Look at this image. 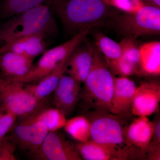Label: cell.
<instances>
[{"label": "cell", "mask_w": 160, "mask_h": 160, "mask_svg": "<svg viewBox=\"0 0 160 160\" xmlns=\"http://www.w3.org/2000/svg\"><path fill=\"white\" fill-rule=\"evenodd\" d=\"M153 134L151 142L145 151L146 159L160 160V119L159 115L152 121Z\"/></svg>", "instance_id": "484cf974"}, {"label": "cell", "mask_w": 160, "mask_h": 160, "mask_svg": "<svg viewBox=\"0 0 160 160\" xmlns=\"http://www.w3.org/2000/svg\"><path fill=\"white\" fill-rule=\"evenodd\" d=\"M2 107V102L1 100V98H0V109H1V107Z\"/></svg>", "instance_id": "4dcf8cb0"}, {"label": "cell", "mask_w": 160, "mask_h": 160, "mask_svg": "<svg viewBox=\"0 0 160 160\" xmlns=\"http://www.w3.org/2000/svg\"><path fill=\"white\" fill-rule=\"evenodd\" d=\"M23 83L7 81L0 77V98L2 106L15 115L19 121L25 119L46 106L28 92Z\"/></svg>", "instance_id": "8992f818"}, {"label": "cell", "mask_w": 160, "mask_h": 160, "mask_svg": "<svg viewBox=\"0 0 160 160\" xmlns=\"http://www.w3.org/2000/svg\"><path fill=\"white\" fill-rule=\"evenodd\" d=\"M10 132L9 138L16 148L30 156L39 148L49 131L42 122L35 121L19 122Z\"/></svg>", "instance_id": "ba28073f"}, {"label": "cell", "mask_w": 160, "mask_h": 160, "mask_svg": "<svg viewBox=\"0 0 160 160\" xmlns=\"http://www.w3.org/2000/svg\"><path fill=\"white\" fill-rule=\"evenodd\" d=\"M153 124L147 117L133 118L126 129V138L132 160L146 159L145 151L153 134Z\"/></svg>", "instance_id": "30bf717a"}, {"label": "cell", "mask_w": 160, "mask_h": 160, "mask_svg": "<svg viewBox=\"0 0 160 160\" xmlns=\"http://www.w3.org/2000/svg\"><path fill=\"white\" fill-rule=\"evenodd\" d=\"M140 68L142 76H159L160 42L153 41L141 44Z\"/></svg>", "instance_id": "d6986e66"}, {"label": "cell", "mask_w": 160, "mask_h": 160, "mask_svg": "<svg viewBox=\"0 0 160 160\" xmlns=\"http://www.w3.org/2000/svg\"><path fill=\"white\" fill-rule=\"evenodd\" d=\"M90 139L125 152L132 159L126 138V129L133 119L131 112L115 114L110 112L88 111Z\"/></svg>", "instance_id": "277c9868"}, {"label": "cell", "mask_w": 160, "mask_h": 160, "mask_svg": "<svg viewBox=\"0 0 160 160\" xmlns=\"http://www.w3.org/2000/svg\"><path fill=\"white\" fill-rule=\"evenodd\" d=\"M93 44L83 40L70 54L66 66L65 74L80 83L84 82L92 65Z\"/></svg>", "instance_id": "7c38bea8"}, {"label": "cell", "mask_w": 160, "mask_h": 160, "mask_svg": "<svg viewBox=\"0 0 160 160\" xmlns=\"http://www.w3.org/2000/svg\"><path fill=\"white\" fill-rule=\"evenodd\" d=\"M119 44L122 49L121 57L138 67L141 72L140 49L141 44L138 42L137 38L129 36L124 37Z\"/></svg>", "instance_id": "cb8c5ba5"}, {"label": "cell", "mask_w": 160, "mask_h": 160, "mask_svg": "<svg viewBox=\"0 0 160 160\" xmlns=\"http://www.w3.org/2000/svg\"><path fill=\"white\" fill-rule=\"evenodd\" d=\"M17 120L16 116L2 106L0 109V141L12 130Z\"/></svg>", "instance_id": "83f0119b"}, {"label": "cell", "mask_w": 160, "mask_h": 160, "mask_svg": "<svg viewBox=\"0 0 160 160\" xmlns=\"http://www.w3.org/2000/svg\"><path fill=\"white\" fill-rule=\"evenodd\" d=\"M46 38L39 35L29 36L4 43L0 46V53L12 52L34 59L46 50Z\"/></svg>", "instance_id": "e0dca14e"}, {"label": "cell", "mask_w": 160, "mask_h": 160, "mask_svg": "<svg viewBox=\"0 0 160 160\" xmlns=\"http://www.w3.org/2000/svg\"><path fill=\"white\" fill-rule=\"evenodd\" d=\"M40 121L47 126L49 132L57 131L63 128L67 119L66 116L57 108H46V106L30 116L19 122Z\"/></svg>", "instance_id": "ffe728a7"}, {"label": "cell", "mask_w": 160, "mask_h": 160, "mask_svg": "<svg viewBox=\"0 0 160 160\" xmlns=\"http://www.w3.org/2000/svg\"><path fill=\"white\" fill-rule=\"evenodd\" d=\"M83 159L86 160H127L130 157L125 152L111 146L100 144L91 139L75 145Z\"/></svg>", "instance_id": "2e32d148"}, {"label": "cell", "mask_w": 160, "mask_h": 160, "mask_svg": "<svg viewBox=\"0 0 160 160\" xmlns=\"http://www.w3.org/2000/svg\"><path fill=\"white\" fill-rule=\"evenodd\" d=\"M81 85L70 76L64 74L54 91L55 106L66 116L72 114L79 102Z\"/></svg>", "instance_id": "4fadbf2b"}, {"label": "cell", "mask_w": 160, "mask_h": 160, "mask_svg": "<svg viewBox=\"0 0 160 160\" xmlns=\"http://www.w3.org/2000/svg\"><path fill=\"white\" fill-rule=\"evenodd\" d=\"M94 45L106 58L115 60L122 56V49L118 43L99 31L93 32Z\"/></svg>", "instance_id": "603a6c76"}, {"label": "cell", "mask_w": 160, "mask_h": 160, "mask_svg": "<svg viewBox=\"0 0 160 160\" xmlns=\"http://www.w3.org/2000/svg\"><path fill=\"white\" fill-rule=\"evenodd\" d=\"M49 6L66 31L73 36L83 30L108 26L120 12L103 0H52Z\"/></svg>", "instance_id": "6da1fadb"}, {"label": "cell", "mask_w": 160, "mask_h": 160, "mask_svg": "<svg viewBox=\"0 0 160 160\" xmlns=\"http://www.w3.org/2000/svg\"><path fill=\"white\" fill-rule=\"evenodd\" d=\"M49 5H42L9 18L0 27V41L4 43L29 36L47 38L58 32Z\"/></svg>", "instance_id": "3957f363"}, {"label": "cell", "mask_w": 160, "mask_h": 160, "mask_svg": "<svg viewBox=\"0 0 160 160\" xmlns=\"http://www.w3.org/2000/svg\"><path fill=\"white\" fill-rule=\"evenodd\" d=\"M137 86L134 81L126 77L114 78V86L110 112L115 114L131 112Z\"/></svg>", "instance_id": "9a60e30c"}, {"label": "cell", "mask_w": 160, "mask_h": 160, "mask_svg": "<svg viewBox=\"0 0 160 160\" xmlns=\"http://www.w3.org/2000/svg\"><path fill=\"white\" fill-rule=\"evenodd\" d=\"M15 148L7 137L0 141V160H14Z\"/></svg>", "instance_id": "f1b7e54d"}, {"label": "cell", "mask_w": 160, "mask_h": 160, "mask_svg": "<svg viewBox=\"0 0 160 160\" xmlns=\"http://www.w3.org/2000/svg\"><path fill=\"white\" fill-rule=\"evenodd\" d=\"M52 0H1L0 16L9 19L42 5H50Z\"/></svg>", "instance_id": "44dd1931"}, {"label": "cell", "mask_w": 160, "mask_h": 160, "mask_svg": "<svg viewBox=\"0 0 160 160\" xmlns=\"http://www.w3.org/2000/svg\"><path fill=\"white\" fill-rule=\"evenodd\" d=\"M39 160H82L75 145L57 131L49 132L37 151L30 155Z\"/></svg>", "instance_id": "9c48e42d"}, {"label": "cell", "mask_w": 160, "mask_h": 160, "mask_svg": "<svg viewBox=\"0 0 160 160\" xmlns=\"http://www.w3.org/2000/svg\"><path fill=\"white\" fill-rule=\"evenodd\" d=\"M93 60L89 74L81 89L79 100L86 111L110 112L115 76L104 56L93 44Z\"/></svg>", "instance_id": "7a4b0ae2"}, {"label": "cell", "mask_w": 160, "mask_h": 160, "mask_svg": "<svg viewBox=\"0 0 160 160\" xmlns=\"http://www.w3.org/2000/svg\"><path fill=\"white\" fill-rule=\"evenodd\" d=\"M160 102L159 81L144 82L137 87L132 104L131 113L135 117L150 116L158 111Z\"/></svg>", "instance_id": "8fae6325"}, {"label": "cell", "mask_w": 160, "mask_h": 160, "mask_svg": "<svg viewBox=\"0 0 160 160\" xmlns=\"http://www.w3.org/2000/svg\"><path fill=\"white\" fill-rule=\"evenodd\" d=\"M143 1L146 5L160 8V0H143Z\"/></svg>", "instance_id": "f546056e"}, {"label": "cell", "mask_w": 160, "mask_h": 160, "mask_svg": "<svg viewBox=\"0 0 160 160\" xmlns=\"http://www.w3.org/2000/svg\"><path fill=\"white\" fill-rule=\"evenodd\" d=\"M63 128L79 142H85L90 139V123L85 116H78L67 120Z\"/></svg>", "instance_id": "7402d4cb"}, {"label": "cell", "mask_w": 160, "mask_h": 160, "mask_svg": "<svg viewBox=\"0 0 160 160\" xmlns=\"http://www.w3.org/2000/svg\"><path fill=\"white\" fill-rule=\"evenodd\" d=\"M33 60L12 52L0 53V77L12 82L23 77L33 67Z\"/></svg>", "instance_id": "5bb4252c"}, {"label": "cell", "mask_w": 160, "mask_h": 160, "mask_svg": "<svg viewBox=\"0 0 160 160\" xmlns=\"http://www.w3.org/2000/svg\"><path fill=\"white\" fill-rule=\"evenodd\" d=\"M109 6L125 13H134L146 6L143 0H103Z\"/></svg>", "instance_id": "4316f807"}, {"label": "cell", "mask_w": 160, "mask_h": 160, "mask_svg": "<svg viewBox=\"0 0 160 160\" xmlns=\"http://www.w3.org/2000/svg\"><path fill=\"white\" fill-rule=\"evenodd\" d=\"M105 59L110 71L114 76L126 77L132 75L141 77L139 69L122 57L117 59H109L106 58Z\"/></svg>", "instance_id": "d4e9b609"}, {"label": "cell", "mask_w": 160, "mask_h": 160, "mask_svg": "<svg viewBox=\"0 0 160 160\" xmlns=\"http://www.w3.org/2000/svg\"><path fill=\"white\" fill-rule=\"evenodd\" d=\"M70 55L62 60L52 72L39 81L37 84H29L25 86L26 90L39 101H46V98L54 92L60 79L65 74L66 63Z\"/></svg>", "instance_id": "ac0fdd59"}, {"label": "cell", "mask_w": 160, "mask_h": 160, "mask_svg": "<svg viewBox=\"0 0 160 160\" xmlns=\"http://www.w3.org/2000/svg\"><path fill=\"white\" fill-rule=\"evenodd\" d=\"M108 26H111L124 37L135 38L160 33V8L146 5L134 13L119 12L112 18Z\"/></svg>", "instance_id": "5b68a950"}, {"label": "cell", "mask_w": 160, "mask_h": 160, "mask_svg": "<svg viewBox=\"0 0 160 160\" xmlns=\"http://www.w3.org/2000/svg\"><path fill=\"white\" fill-rule=\"evenodd\" d=\"M89 32V30L88 29L82 30L66 42L46 50L28 74L14 82L23 84L38 82L50 74L62 60L69 56L80 43L86 38Z\"/></svg>", "instance_id": "52a82bcc"}]
</instances>
